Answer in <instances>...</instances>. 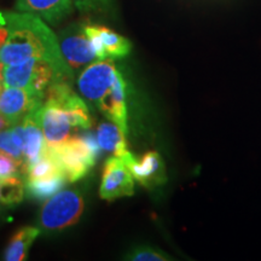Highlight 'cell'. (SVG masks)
<instances>
[{
    "label": "cell",
    "instance_id": "6da1fadb",
    "mask_svg": "<svg viewBox=\"0 0 261 261\" xmlns=\"http://www.w3.org/2000/svg\"><path fill=\"white\" fill-rule=\"evenodd\" d=\"M32 60L54 64L73 83L74 73L62 56L57 35L44 19L17 10L0 12V63L17 64Z\"/></svg>",
    "mask_w": 261,
    "mask_h": 261
},
{
    "label": "cell",
    "instance_id": "7a4b0ae2",
    "mask_svg": "<svg viewBox=\"0 0 261 261\" xmlns=\"http://www.w3.org/2000/svg\"><path fill=\"white\" fill-rule=\"evenodd\" d=\"M45 144L56 145L92 127V117L85 100L67 81H56L45 92L41 107Z\"/></svg>",
    "mask_w": 261,
    "mask_h": 261
},
{
    "label": "cell",
    "instance_id": "3957f363",
    "mask_svg": "<svg viewBox=\"0 0 261 261\" xmlns=\"http://www.w3.org/2000/svg\"><path fill=\"white\" fill-rule=\"evenodd\" d=\"M45 149L60 165L68 182H75L86 177L102 151L96 135L90 129L83 130V135H75L60 144H45Z\"/></svg>",
    "mask_w": 261,
    "mask_h": 261
},
{
    "label": "cell",
    "instance_id": "277c9868",
    "mask_svg": "<svg viewBox=\"0 0 261 261\" xmlns=\"http://www.w3.org/2000/svg\"><path fill=\"white\" fill-rule=\"evenodd\" d=\"M84 196L76 189H62L42 204L38 215L41 233H55L73 226L84 213Z\"/></svg>",
    "mask_w": 261,
    "mask_h": 261
},
{
    "label": "cell",
    "instance_id": "5b68a950",
    "mask_svg": "<svg viewBox=\"0 0 261 261\" xmlns=\"http://www.w3.org/2000/svg\"><path fill=\"white\" fill-rule=\"evenodd\" d=\"M0 75L3 85L10 87H19L45 96L48 87L56 81H67L54 64L45 61H25L17 64L0 63Z\"/></svg>",
    "mask_w": 261,
    "mask_h": 261
},
{
    "label": "cell",
    "instance_id": "8992f818",
    "mask_svg": "<svg viewBox=\"0 0 261 261\" xmlns=\"http://www.w3.org/2000/svg\"><path fill=\"white\" fill-rule=\"evenodd\" d=\"M121 75L113 60H98L86 65L76 80L77 90L85 99L97 106L112 90Z\"/></svg>",
    "mask_w": 261,
    "mask_h": 261
},
{
    "label": "cell",
    "instance_id": "52a82bcc",
    "mask_svg": "<svg viewBox=\"0 0 261 261\" xmlns=\"http://www.w3.org/2000/svg\"><path fill=\"white\" fill-rule=\"evenodd\" d=\"M57 39L62 56L64 57L73 73H76L81 68L98 61L90 39L85 33L84 24L70 25L62 31Z\"/></svg>",
    "mask_w": 261,
    "mask_h": 261
},
{
    "label": "cell",
    "instance_id": "ba28073f",
    "mask_svg": "<svg viewBox=\"0 0 261 261\" xmlns=\"http://www.w3.org/2000/svg\"><path fill=\"white\" fill-rule=\"evenodd\" d=\"M135 195V178L122 159L112 156L107 160L102 173L99 196L106 201H114Z\"/></svg>",
    "mask_w": 261,
    "mask_h": 261
},
{
    "label": "cell",
    "instance_id": "9c48e42d",
    "mask_svg": "<svg viewBox=\"0 0 261 261\" xmlns=\"http://www.w3.org/2000/svg\"><path fill=\"white\" fill-rule=\"evenodd\" d=\"M84 29L98 60L122 58L132 50V44L128 39L123 38L112 29L97 24H84Z\"/></svg>",
    "mask_w": 261,
    "mask_h": 261
},
{
    "label": "cell",
    "instance_id": "30bf717a",
    "mask_svg": "<svg viewBox=\"0 0 261 261\" xmlns=\"http://www.w3.org/2000/svg\"><path fill=\"white\" fill-rule=\"evenodd\" d=\"M45 96L34 93L32 91L19 87L4 86L0 92V113L16 123L23 117L40 107L44 103Z\"/></svg>",
    "mask_w": 261,
    "mask_h": 261
},
{
    "label": "cell",
    "instance_id": "8fae6325",
    "mask_svg": "<svg viewBox=\"0 0 261 261\" xmlns=\"http://www.w3.org/2000/svg\"><path fill=\"white\" fill-rule=\"evenodd\" d=\"M41 107L35 108L21 120L23 129V162L21 166V175L40 158L45 148V137L41 123Z\"/></svg>",
    "mask_w": 261,
    "mask_h": 261
},
{
    "label": "cell",
    "instance_id": "7c38bea8",
    "mask_svg": "<svg viewBox=\"0 0 261 261\" xmlns=\"http://www.w3.org/2000/svg\"><path fill=\"white\" fill-rule=\"evenodd\" d=\"M133 178L142 187L148 189L159 187L166 181L165 162L158 151H149L140 160L135 156L126 162Z\"/></svg>",
    "mask_w": 261,
    "mask_h": 261
},
{
    "label": "cell",
    "instance_id": "4fadbf2b",
    "mask_svg": "<svg viewBox=\"0 0 261 261\" xmlns=\"http://www.w3.org/2000/svg\"><path fill=\"white\" fill-rule=\"evenodd\" d=\"M74 0H16L15 9L35 15L46 23L57 24L73 9Z\"/></svg>",
    "mask_w": 261,
    "mask_h": 261
},
{
    "label": "cell",
    "instance_id": "5bb4252c",
    "mask_svg": "<svg viewBox=\"0 0 261 261\" xmlns=\"http://www.w3.org/2000/svg\"><path fill=\"white\" fill-rule=\"evenodd\" d=\"M96 108L110 121L115 122L127 133V104H126V83L122 75L117 77L109 93L97 104Z\"/></svg>",
    "mask_w": 261,
    "mask_h": 261
},
{
    "label": "cell",
    "instance_id": "9a60e30c",
    "mask_svg": "<svg viewBox=\"0 0 261 261\" xmlns=\"http://www.w3.org/2000/svg\"><path fill=\"white\" fill-rule=\"evenodd\" d=\"M96 139L102 151L113 154V156L122 159L125 163L133 158L127 146L126 133L113 121L100 122L97 127Z\"/></svg>",
    "mask_w": 261,
    "mask_h": 261
},
{
    "label": "cell",
    "instance_id": "2e32d148",
    "mask_svg": "<svg viewBox=\"0 0 261 261\" xmlns=\"http://www.w3.org/2000/svg\"><path fill=\"white\" fill-rule=\"evenodd\" d=\"M41 233L38 226H23L15 232L4 252L6 261H23L27 259L29 249Z\"/></svg>",
    "mask_w": 261,
    "mask_h": 261
},
{
    "label": "cell",
    "instance_id": "e0dca14e",
    "mask_svg": "<svg viewBox=\"0 0 261 261\" xmlns=\"http://www.w3.org/2000/svg\"><path fill=\"white\" fill-rule=\"evenodd\" d=\"M67 182L68 180L64 174L38 179V180H24L25 196L32 200L46 201L51 196L61 191Z\"/></svg>",
    "mask_w": 261,
    "mask_h": 261
},
{
    "label": "cell",
    "instance_id": "ac0fdd59",
    "mask_svg": "<svg viewBox=\"0 0 261 261\" xmlns=\"http://www.w3.org/2000/svg\"><path fill=\"white\" fill-rule=\"evenodd\" d=\"M25 185L21 174L0 179V203L15 205L24 200Z\"/></svg>",
    "mask_w": 261,
    "mask_h": 261
},
{
    "label": "cell",
    "instance_id": "d6986e66",
    "mask_svg": "<svg viewBox=\"0 0 261 261\" xmlns=\"http://www.w3.org/2000/svg\"><path fill=\"white\" fill-rule=\"evenodd\" d=\"M127 260L133 261H165L171 260L165 253L160 252L158 249H152L150 247H137L133 248L126 255Z\"/></svg>",
    "mask_w": 261,
    "mask_h": 261
},
{
    "label": "cell",
    "instance_id": "ffe728a7",
    "mask_svg": "<svg viewBox=\"0 0 261 261\" xmlns=\"http://www.w3.org/2000/svg\"><path fill=\"white\" fill-rule=\"evenodd\" d=\"M0 151H4L6 154L11 155L22 166V162H23V152H22V150L12 140L11 127L0 130Z\"/></svg>",
    "mask_w": 261,
    "mask_h": 261
},
{
    "label": "cell",
    "instance_id": "44dd1931",
    "mask_svg": "<svg viewBox=\"0 0 261 261\" xmlns=\"http://www.w3.org/2000/svg\"><path fill=\"white\" fill-rule=\"evenodd\" d=\"M21 174V165L11 155L0 151V179Z\"/></svg>",
    "mask_w": 261,
    "mask_h": 261
},
{
    "label": "cell",
    "instance_id": "7402d4cb",
    "mask_svg": "<svg viewBox=\"0 0 261 261\" xmlns=\"http://www.w3.org/2000/svg\"><path fill=\"white\" fill-rule=\"evenodd\" d=\"M98 2H100V0H74V4L81 10H86L90 8H94Z\"/></svg>",
    "mask_w": 261,
    "mask_h": 261
},
{
    "label": "cell",
    "instance_id": "603a6c76",
    "mask_svg": "<svg viewBox=\"0 0 261 261\" xmlns=\"http://www.w3.org/2000/svg\"><path fill=\"white\" fill-rule=\"evenodd\" d=\"M12 125H15V123H12L8 117H5L2 113H0V130L9 128V127H11Z\"/></svg>",
    "mask_w": 261,
    "mask_h": 261
},
{
    "label": "cell",
    "instance_id": "cb8c5ba5",
    "mask_svg": "<svg viewBox=\"0 0 261 261\" xmlns=\"http://www.w3.org/2000/svg\"><path fill=\"white\" fill-rule=\"evenodd\" d=\"M4 208H5V205L3 203H0V219H2L3 214H4Z\"/></svg>",
    "mask_w": 261,
    "mask_h": 261
},
{
    "label": "cell",
    "instance_id": "d4e9b609",
    "mask_svg": "<svg viewBox=\"0 0 261 261\" xmlns=\"http://www.w3.org/2000/svg\"><path fill=\"white\" fill-rule=\"evenodd\" d=\"M3 87H4V85H3V80H2V75H0V92H2Z\"/></svg>",
    "mask_w": 261,
    "mask_h": 261
}]
</instances>
